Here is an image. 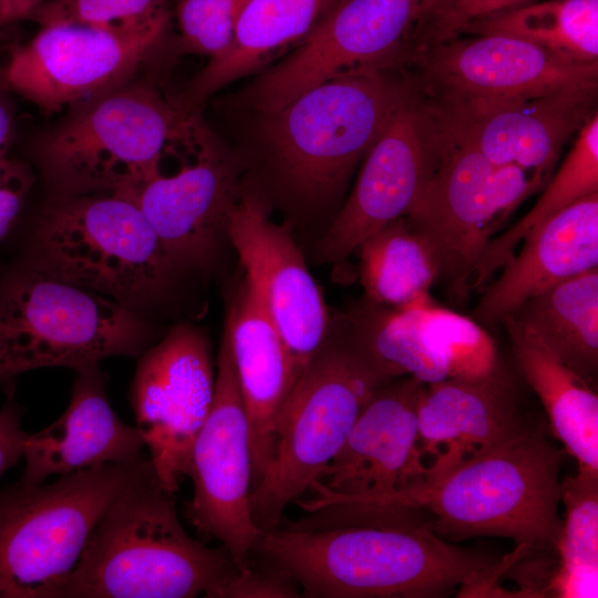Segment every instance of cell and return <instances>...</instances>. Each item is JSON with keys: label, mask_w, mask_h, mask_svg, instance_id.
<instances>
[{"label": "cell", "mask_w": 598, "mask_h": 598, "mask_svg": "<svg viewBox=\"0 0 598 598\" xmlns=\"http://www.w3.org/2000/svg\"><path fill=\"white\" fill-rule=\"evenodd\" d=\"M333 0H248L229 47L209 59L184 97L196 109L216 91L254 72L276 52L306 38Z\"/></svg>", "instance_id": "26"}, {"label": "cell", "mask_w": 598, "mask_h": 598, "mask_svg": "<svg viewBox=\"0 0 598 598\" xmlns=\"http://www.w3.org/2000/svg\"><path fill=\"white\" fill-rule=\"evenodd\" d=\"M27 20L40 27L76 23L165 35L168 0H47Z\"/></svg>", "instance_id": "33"}, {"label": "cell", "mask_w": 598, "mask_h": 598, "mask_svg": "<svg viewBox=\"0 0 598 598\" xmlns=\"http://www.w3.org/2000/svg\"><path fill=\"white\" fill-rule=\"evenodd\" d=\"M144 441L109 403L99 364L76 371L71 401L52 424L28 433L19 484L33 486L52 475L141 458Z\"/></svg>", "instance_id": "22"}, {"label": "cell", "mask_w": 598, "mask_h": 598, "mask_svg": "<svg viewBox=\"0 0 598 598\" xmlns=\"http://www.w3.org/2000/svg\"><path fill=\"white\" fill-rule=\"evenodd\" d=\"M237 290L225 328L249 423L252 488L269 461L274 420L298 375L285 342L245 278Z\"/></svg>", "instance_id": "24"}, {"label": "cell", "mask_w": 598, "mask_h": 598, "mask_svg": "<svg viewBox=\"0 0 598 598\" xmlns=\"http://www.w3.org/2000/svg\"><path fill=\"white\" fill-rule=\"evenodd\" d=\"M31 185L32 175L24 164L0 157V241L13 226Z\"/></svg>", "instance_id": "35"}, {"label": "cell", "mask_w": 598, "mask_h": 598, "mask_svg": "<svg viewBox=\"0 0 598 598\" xmlns=\"http://www.w3.org/2000/svg\"><path fill=\"white\" fill-rule=\"evenodd\" d=\"M533 420L522 406L516 381L507 368L483 380L446 379L423 384L417 400L424 468L421 489L491 452Z\"/></svg>", "instance_id": "21"}, {"label": "cell", "mask_w": 598, "mask_h": 598, "mask_svg": "<svg viewBox=\"0 0 598 598\" xmlns=\"http://www.w3.org/2000/svg\"><path fill=\"white\" fill-rule=\"evenodd\" d=\"M431 303L391 307L365 298L346 318L359 344L388 377L435 383L450 379V368L429 312Z\"/></svg>", "instance_id": "27"}, {"label": "cell", "mask_w": 598, "mask_h": 598, "mask_svg": "<svg viewBox=\"0 0 598 598\" xmlns=\"http://www.w3.org/2000/svg\"><path fill=\"white\" fill-rule=\"evenodd\" d=\"M344 318L300 373L270 429V456L249 506L260 530L283 520L290 503L319 481L373 394L391 381Z\"/></svg>", "instance_id": "5"}, {"label": "cell", "mask_w": 598, "mask_h": 598, "mask_svg": "<svg viewBox=\"0 0 598 598\" xmlns=\"http://www.w3.org/2000/svg\"><path fill=\"white\" fill-rule=\"evenodd\" d=\"M432 109L436 130L431 167L404 218L431 251L437 280L462 300L496 230L545 181L493 164Z\"/></svg>", "instance_id": "10"}, {"label": "cell", "mask_w": 598, "mask_h": 598, "mask_svg": "<svg viewBox=\"0 0 598 598\" xmlns=\"http://www.w3.org/2000/svg\"><path fill=\"white\" fill-rule=\"evenodd\" d=\"M152 328L102 293L53 277L28 261L0 286V386L45 367L75 371L113 355L140 357Z\"/></svg>", "instance_id": "7"}, {"label": "cell", "mask_w": 598, "mask_h": 598, "mask_svg": "<svg viewBox=\"0 0 598 598\" xmlns=\"http://www.w3.org/2000/svg\"><path fill=\"white\" fill-rule=\"evenodd\" d=\"M523 241L473 310L480 324L501 322L527 299L598 268V193L561 209Z\"/></svg>", "instance_id": "23"}, {"label": "cell", "mask_w": 598, "mask_h": 598, "mask_svg": "<svg viewBox=\"0 0 598 598\" xmlns=\"http://www.w3.org/2000/svg\"><path fill=\"white\" fill-rule=\"evenodd\" d=\"M357 250L367 299L391 307L434 302L430 289L437 281L436 265L404 217L370 235Z\"/></svg>", "instance_id": "29"}, {"label": "cell", "mask_w": 598, "mask_h": 598, "mask_svg": "<svg viewBox=\"0 0 598 598\" xmlns=\"http://www.w3.org/2000/svg\"><path fill=\"white\" fill-rule=\"evenodd\" d=\"M193 155L174 173L159 165L116 193L142 210L179 272L210 264L228 238L230 215L243 193L233 164L210 134Z\"/></svg>", "instance_id": "18"}, {"label": "cell", "mask_w": 598, "mask_h": 598, "mask_svg": "<svg viewBox=\"0 0 598 598\" xmlns=\"http://www.w3.org/2000/svg\"><path fill=\"white\" fill-rule=\"evenodd\" d=\"M464 0H421L417 9L419 21L427 20L432 22L434 19L448 11Z\"/></svg>", "instance_id": "39"}, {"label": "cell", "mask_w": 598, "mask_h": 598, "mask_svg": "<svg viewBox=\"0 0 598 598\" xmlns=\"http://www.w3.org/2000/svg\"><path fill=\"white\" fill-rule=\"evenodd\" d=\"M163 38L76 23L41 27L12 48L0 82L52 114L136 80Z\"/></svg>", "instance_id": "13"}, {"label": "cell", "mask_w": 598, "mask_h": 598, "mask_svg": "<svg viewBox=\"0 0 598 598\" xmlns=\"http://www.w3.org/2000/svg\"><path fill=\"white\" fill-rule=\"evenodd\" d=\"M214 392L209 344L198 328L179 324L140 355L131 388L135 426L171 493L188 474Z\"/></svg>", "instance_id": "14"}, {"label": "cell", "mask_w": 598, "mask_h": 598, "mask_svg": "<svg viewBox=\"0 0 598 598\" xmlns=\"http://www.w3.org/2000/svg\"><path fill=\"white\" fill-rule=\"evenodd\" d=\"M546 425L534 419L491 452L410 494L403 505L423 508L434 532L451 543L506 537L558 559L559 474L566 452L550 441Z\"/></svg>", "instance_id": "4"}, {"label": "cell", "mask_w": 598, "mask_h": 598, "mask_svg": "<svg viewBox=\"0 0 598 598\" xmlns=\"http://www.w3.org/2000/svg\"><path fill=\"white\" fill-rule=\"evenodd\" d=\"M594 193H598L597 113L578 131L568 155L532 209L489 241L470 279L471 289L489 282L515 255L517 246L540 224Z\"/></svg>", "instance_id": "31"}, {"label": "cell", "mask_w": 598, "mask_h": 598, "mask_svg": "<svg viewBox=\"0 0 598 598\" xmlns=\"http://www.w3.org/2000/svg\"><path fill=\"white\" fill-rule=\"evenodd\" d=\"M506 318L532 331L566 367L594 384L598 372V268L527 299Z\"/></svg>", "instance_id": "28"}, {"label": "cell", "mask_w": 598, "mask_h": 598, "mask_svg": "<svg viewBox=\"0 0 598 598\" xmlns=\"http://www.w3.org/2000/svg\"><path fill=\"white\" fill-rule=\"evenodd\" d=\"M8 92L10 91L0 82V157L7 155L14 133L16 111Z\"/></svg>", "instance_id": "38"}, {"label": "cell", "mask_w": 598, "mask_h": 598, "mask_svg": "<svg viewBox=\"0 0 598 598\" xmlns=\"http://www.w3.org/2000/svg\"><path fill=\"white\" fill-rule=\"evenodd\" d=\"M9 6L8 0H0V27L9 23Z\"/></svg>", "instance_id": "41"}, {"label": "cell", "mask_w": 598, "mask_h": 598, "mask_svg": "<svg viewBox=\"0 0 598 598\" xmlns=\"http://www.w3.org/2000/svg\"><path fill=\"white\" fill-rule=\"evenodd\" d=\"M209 134L195 109L136 79L69 107L35 156L55 196L117 193Z\"/></svg>", "instance_id": "3"}, {"label": "cell", "mask_w": 598, "mask_h": 598, "mask_svg": "<svg viewBox=\"0 0 598 598\" xmlns=\"http://www.w3.org/2000/svg\"><path fill=\"white\" fill-rule=\"evenodd\" d=\"M421 0H340L299 49L260 76L247 102L278 111L312 86L363 68H382L417 19Z\"/></svg>", "instance_id": "15"}, {"label": "cell", "mask_w": 598, "mask_h": 598, "mask_svg": "<svg viewBox=\"0 0 598 598\" xmlns=\"http://www.w3.org/2000/svg\"><path fill=\"white\" fill-rule=\"evenodd\" d=\"M248 0H182L177 7L182 51L221 54L230 44Z\"/></svg>", "instance_id": "34"}, {"label": "cell", "mask_w": 598, "mask_h": 598, "mask_svg": "<svg viewBox=\"0 0 598 598\" xmlns=\"http://www.w3.org/2000/svg\"><path fill=\"white\" fill-rule=\"evenodd\" d=\"M423 384L405 375L382 385L311 484L312 497L295 503L308 513L332 504L395 505L421 489L417 400Z\"/></svg>", "instance_id": "11"}, {"label": "cell", "mask_w": 598, "mask_h": 598, "mask_svg": "<svg viewBox=\"0 0 598 598\" xmlns=\"http://www.w3.org/2000/svg\"><path fill=\"white\" fill-rule=\"evenodd\" d=\"M436 121L431 106L408 94L364 156L357 183L319 246V255L346 268L360 244L404 217L431 167Z\"/></svg>", "instance_id": "16"}, {"label": "cell", "mask_w": 598, "mask_h": 598, "mask_svg": "<svg viewBox=\"0 0 598 598\" xmlns=\"http://www.w3.org/2000/svg\"><path fill=\"white\" fill-rule=\"evenodd\" d=\"M47 0H8L10 22L27 20Z\"/></svg>", "instance_id": "40"}, {"label": "cell", "mask_w": 598, "mask_h": 598, "mask_svg": "<svg viewBox=\"0 0 598 598\" xmlns=\"http://www.w3.org/2000/svg\"><path fill=\"white\" fill-rule=\"evenodd\" d=\"M434 43L425 75L441 100H527L597 87L598 63H581L526 40L476 34Z\"/></svg>", "instance_id": "19"}, {"label": "cell", "mask_w": 598, "mask_h": 598, "mask_svg": "<svg viewBox=\"0 0 598 598\" xmlns=\"http://www.w3.org/2000/svg\"><path fill=\"white\" fill-rule=\"evenodd\" d=\"M6 391L0 408V477L23 456L27 432L22 429L23 408L14 398V386Z\"/></svg>", "instance_id": "37"}, {"label": "cell", "mask_w": 598, "mask_h": 598, "mask_svg": "<svg viewBox=\"0 0 598 598\" xmlns=\"http://www.w3.org/2000/svg\"><path fill=\"white\" fill-rule=\"evenodd\" d=\"M310 513L261 530L251 551L303 597H445L499 560L443 539L417 506L332 504Z\"/></svg>", "instance_id": "1"}, {"label": "cell", "mask_w": 598, "mask_h": 598, "mask_svg": "<svg viewBox=\"0 0 598 598\" xmlns=\"http://www.w3.org/2000/svg\"><path fill=\"white\" fill-rule=\"evenodd\" d=\"M532 0H464L431 22L433 43L460 34L475 19L529 3Z\"/></svg>", "instance_id": "36"}, {"label": "cell", "mask_w": 598, "mask_h": 598, "mask_svg": "<svg viewBox=\"0 0 598 598\" xmlns=\"http://www.w3.org/2000/svg\"><path fill=\"white\" fill-rule=\"evenodd\" d=\"M28 262L137 310L179 272L137 205L116 193L55 196L35 223Z\"/></svg>", "instance_id": "6"}, {"label": "cell", "mask_w": 598, "mask_h": 598, "mask_svg": "<svg viewBox=\"0 0 598 598\" xmlns=\"http://www.w3.org/2000/svg\"><path fill=\"white\" fill-rule=\"evenodd\" d=\"M519 38L581 63H598V0H547L502 10L460 33Z\"/></svg>", "instance_id": "30"}, {"label": "cell", "mask_w": 598, "mask_h": 598, "mask_svg": "<svg viewBox=\"0 0 598 598\" xmlns=\"http://www.w3.org/2000/svg\"><path fill=\"white\" fill-rule=\"evenodd\" d=\"M227 235L245 280L278 330L299 378L331 327L318 283L290 231L268 218L256 196L241 193Z\"/></svg>", "instance_id": "17"}, {"label": "cell", "mask_w": 598, "mask_h": 598, "mask_svg": "<svg viewBox=\"0 0 598 598\" xmlns=\"http://www.w3.org/2000/svg\"><path fill=\"white\" fill-rule=\"evenodd\" d=\"M251 475L249 423L224 326L212 408L192 451L187 476L194 491L185 516L200 534L228 550L240 574L250 570L251 551L261 532L250 513Z\"/></svg>", "instance_id": "12"}, {"label": "cell", "mask_w": 598, "mask_h": 598, "mask_svg": "<svg viewBox=\"0 0 598 598\" xmlns=\"http://www.w3.org/2000/svg\"><path fill=\"white\" fill-rule=\"evenodd\" d=\"M408 94L382 68H363L264 114L262 142L283 184L306 202L334 195Z\"/></svg>", "instance_id": "9"}, {"label": "cell", "mask_w": 598, "mask_h": 598, "mask_svg": "<svg viewBox=\"0 0 598 598\" xmlns=\"http://www.w3.org/2000/svg\"><path fill=\"white\" fill-rule=\"evenodd\" d=\"M597 87L527 100L443 99L435 111L460 137L498 166L542 179L574 133L595 114Z\"/></svg>", "instance_id": "20"}, {"label": "cell", "mask_w": 598, "mask_h": 598, "mask_svg": "<svg viewBox=\"0 0 598 598\" xmlns=\"http://www.w3.org/2000/svg\"><path fill=\"white\" fill-rule=\"evenodd\" d=\"M564 505L557 567L546 597L598 596V470L578 467L560 481Z\"/></svg>", "instance_id": "32"}, {"label": "cell", "mask_w": 598, "mask_h": 598, "mask_svg": "<svg viewBox=\"0 0 598 598\" xmlns=\"http://www.w3.org/2000/svg\"><path fill=\"white\" fill-rule=\"evenodd\" d=\"M154 470L150 457L0 489V598H56L111 504Z\"/></svg>", "instance_id": "8"}, {"label": "cell", "mask_w": 598, "mask_h": 598, "mask_svg": "<svg viewBox=\"0 0 598 598\" xmlns=\"http://www.w3.org/2000/svg\"><path fill=\"white\" fill-rule=\"evenodd\" d=\"M504 326L517 365L538 396L553 435L578 467L598 470V395L528 329L511 318Z\"/></svg>", "instance_id": "25"}, {"label": "cell", "mask_w": 598, "mask_h": 598, "mask_svg": "<svg viewBox=\"0 0 598 598\" xmlns=\"http://www.w3.org/2000/svg\"><path fill=\"white\" fill-rule=\"evenodd\" d=\"M239 575L223 546L185 532L153 470L105 511L56 598H228Z\"/></svg>", "instance_id": "2"}]
</instances>
